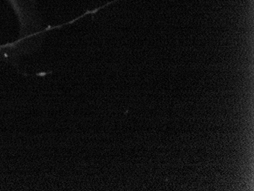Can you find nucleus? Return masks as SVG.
<instances>
[{"instance_id":"f257e3e1","label":"nucleus","mask_w":254,"mask_h":191,"mask_svg":"<svg viewBox=\"0 0 254 191\" xmlns=\"http://www.w3.org/2000/svg\"><path fill=\"white\" fill-rule=\"evenodd\" d=\"M0 48H1V47H0Z\"/></svg>"}]
</instances>
